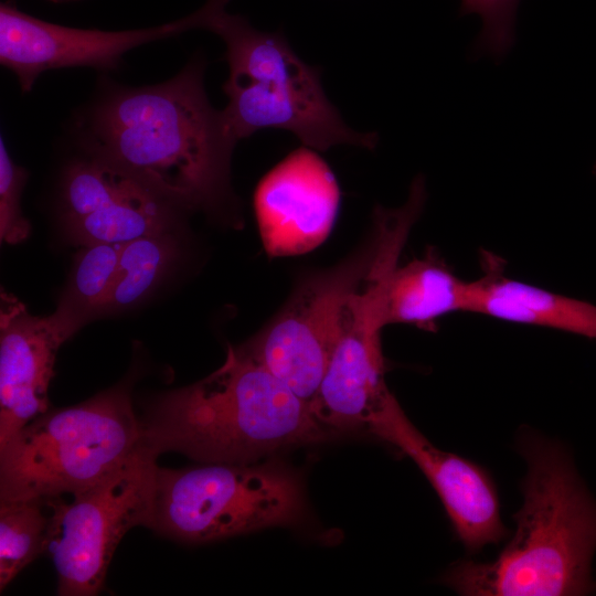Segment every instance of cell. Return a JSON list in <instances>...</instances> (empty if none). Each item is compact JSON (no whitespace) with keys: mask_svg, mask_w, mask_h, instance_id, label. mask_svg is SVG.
I'll return each mask as SVG.
<instances>
[{"mask_svg":"<svg viewBox=\"0 0 596 596\" xmlns=\"http://www.w3.org/2000/svg\"><path fill=\"white\" fill-rule=\"evenodd\" d=\"M202 58L167 82L105 93L83 124L87 153L131 174L174 206L227 202L237 142L210 104Z\"/></svg>","mask_w":596,"mask_h":596,"instance_id":"obj_1","label":"cell"},{"mask_svg":"<svg viewBox=\"0 0 596 596\" xmlns=\"http://www.w3.org/2000/svg\"><path fill=\"white\" fill-rule=\"evenodd\" d=\"M517 446L528 469L513 536L494 560L458 561L440 582L467 596L593 593L596 501L561 443L526 430Z\"/></svg>","mask_w":596,"mask_h":596,"instance_id":"obj_2","label":"cell"},{"mask_svg":"<svg viewBox=\"0 0 596 596\" xmlns=\"http://www.w3.org/2000/svg\"><path fill=\"white\" fill-rule=\"evenodd\" d=\"M140 422V444L158 457L179 453L200 464L259 461L334 436L307 402L231 345L220 368L158 396Z\"/></svg>","mask_w":596,"mask_h":596,"instance_id":"obj_3","label":"cell"},{"mask_svg":"<svg viewBox=\"0 0 596 596\" xmlns=\"http://www.w3.org/2000/svg\"><path fill=\"white\" fill-rule=\"evenodd\" d=\"M228 2H205L204 29L225 43L230 74L223 89L228 103L222 114L237 141L262 129H280L320 151L339 145L376 146L375 132L355 131L343 121L322 88L319 68L304 62L281 32L253 28L226 11Z\"/></svg>","mask_w":596,"mask_h":596,"instance_id":"obj_4","label":"cell"},{"mask_svg":"<svg viewBox=\"0 0 596 596\" xmlns=\"http://www.w3.org/2000/svg\"><path fill=\"white\" fill-rule=\"evenodd\" d=\"M140 440L126 384L47 409L0 447V500L75 496L120 466Z\"/></svg>","mask_w":596,"mask_h":596,"instance_id":"obj_5","label":"cell"},{"mask_svg":"<svg viewBox=\"0 0 596 596\" xmlns=\"http://www.w3.org/2000/svg\"><path fill=\"white\" fill-rule=\"evenodd\" d=\"M421 211L414 199L395 210L376 207L365 244L340 264L301 280L278 315L240 347L309 404L324 375L348 302L386 256L402 247Z\"/></svg>","mask_w":596,"mask_h":596,"instance_id":"obj_6","label":"cell"},{"mask_svg":"<svg viewBox=\"0 0 596 596\" xmlns=\"http://www.w3.org/2000/svg\"><path fill=\"white\" fill-rule=\"evenodd\" d=\"M298 471L276 457L210 462L156 475L150 530L183 543H207L305 521Z\"/></svg>","mask_w":596,"mask_h":596,"instance_id":"obj_7","label":"cell"},{"mask_svg":"<svg viewBox=\"0 0 596 596\" xmlns=\"http://www.w3.org/2000/svg\"><path fill=\"white\" fill-rule=\"evenodd\" d=\"M158 456L142 446L71 502L54 499L46 552L60 596H94L113 555L135 526L150 528Z\"/></svg>","mask_w":596,"mask_h":596,"instance_id":"obj_8","label":"cell"},{"mask_svg":"<svg viewBox=\"0 0 596 596\" xmlns=\"http://www.w3.org/2000/svg\"><path fill=\"white\" fill-rule=\"evenodd\" d=\"M347 305L321 383L309 403L317 422L336 435L366 430L396 400L384 377L377 318L381 264Z\"/></svg>","mask_w":596,"mask_h":596,"instance_id":"obj_9","label":"cell"},{"mask_svg":"<svg viewBox=\"0 0 596 596\" xmlns=\"http://www.w3.org/2000/svg\"><path fill=\"white\" fill-rule=\"evenodd\" d=\"M202 28V9L156 28L102 31L46 22L4 2L0 6V62L28 93L45 71L78 66L111 70L136 46Z\"/></svg>","mask_w":596,"mask_h":596,"instance_id":"obj_10","label":"cell"},{"mask_svg":"<svg viewBox=\"0 0 596 596\" xmlns=\"http://www.w3.org/2000/svg\"><path fill=\"white\" fill-rule=\"evenodd\" d=\"M370 434L411 458L438 494L456 539L469 554L498 544L508 530L496 483L482 466L433 445L395 400Z\"/></svg>","mask_w":596,"mask_h":596,"instance_id":"obj_11","label":"cell"},{"mask_svg":"<svg viewBox=\"0 0 596 596\" xmlns=\"http://www.w3.org/2000/svg\"><path fill=\"white\" fill-rule=\"evenodd\" d=\"M253 204L267 253L298 255L329 235L339 210L340 189L327 162L315 149L302 146L262 178Z\"/></svg>","mask_w":596,"mask_h":596,"instance_id":"obj_12","label":"cell"},{"mask_svg":"<svg viewBox=\"0 0 596 596\" xmlns=\"http://www.w3.org/2000/svg\"><path fill=\"white\" fill-rule=\"evenodd\" d=\"M64 342L49 317L29 313L20 300L1 292L0 447L49 409L47 391Z\"/></svg>","mask_w":596,"mask_h":596,"instance_id":"obj_13","label":"cell"},{"mask_svg":"<svg viewBox=\"0 0 596 596\" xmlns=\"http://www.w3.org/2000/svg\"><path fill=\"white\" fill-rule=\"evenodd\" d=\"M486 274L468 283L466 311L596 339V306L508 278L486 260Z\"/></svg>","mask_w":596,"mask_h":596,"instance_id":"obj_14","label":"cell"},{"mask_svg":"<svg viewBox=\"0 0 596 596\" xmlns=\"http://www.w3.org/2000/svg\"><path fill=\"white\" fill-rule=\"evenodd\" d=\"M390 260L380 275L377 318L383 327L411 324L434 330L436 320L466 311L468 283L456 277L437 257L413 259L403 266Z\"/></svg>","mask_w":596,"mask_h":596,"instance_id":"obj_15","label":"cell"},{"mask_svg":"<svg viewBox=\"0 0 596 596\" xmlns=\"http://www.w3.org/2000/svg\"><path fill=\"white\" fill-rule=\"evenodd\" d=\"M172 206V203L130 174L126 183L94 211L63 222L68 236L83 246L126 244L168 232L173 221Z\"/></svg>","mask_w":596,"mask_h":596,"instance_id":"obj_16","label":"cell"},{"mask_svg":"<svg viewBox=\"0 0 596 596\" xmlns=\"http://www.w3.org/2000/svg\"><path fill=\"white\" fill-rule=\"evenodd\" d=\"M123 244L86 245L78 253L66 289L49 320L66 341L92 318L103 315L115 285Z\"/></svg>","mask_w":596,"mask_h":596,"instance_id":"obj_17","label":"cell"},{"mask_svg":"<svg viewBox=\"0 0 596 596\" xmlns=\"http://www.w3.org/2000/svg\"><path fill=\"white\" fill-rule=\"evenodd\" d=\"M54 499L0 500L1 592L46 552Z\"/></svg>","mask_w":596,"mask_h":596,"instance_id":"obj_18","label":"cell"},{"mask_svg":"<svg viewBox=\"0 0 596 596\" xmlns=\"http://www.w3.org/2000/svg\"><path fill=\"white\" fill-rule=\"evenodd\" d=\"M177 254L178 244L168 232L123 244L115 285L104 313L142 300L161 280Z\"/></svg>","mask_w":596,"mask_h":596,"instance_id":"obj_19","label":"cell"},{"mask_svg":"<svg viewBox=\"0 0 596 596\" xmlns=\"http://www.w3.org/2000/svg\"><path fill=\"white\" fill-rule=\"evenodd\" d=\"M520 0H461V15L477 13L481 17L482 29L476 42V50L502 57L513 45L515 12Z\"/></svg>","mask_w":596,"mask_h":596,"instance_id":"obj_20","label":"cell"},{"mask_svg":"<svg viewBox=\"0 0 596 596\" xmlns=\"http://www.w3.org/2000/svg\"><path fill=\"white\" fill-rule=\"evenodd\" d=\"M28 172L14 163L0 139V238L8 244L24 241L31 231L20 205Z\"/></svg>","mask_w":596,"mask_h":596,"instance_id":"obj_21","label":"cell"},{"mask_svg":"<svg viewBox=\"0 0 596 596\" xmlns=\"http://www.w3.org/2000/svg\"><path fill=\"white\" fill-rule=\"evenodd\" d=\"M55 3H63V2H71V1H78V0H50Z\"/></svg>","mask_w":596,"mask_h":596,"instance_id":"obj_22","label":"cell"},{"mask_svg":"<svg viewBox=\"0 0 596 596\" xmlns=\"http://www.w3.org/2000/svg\"><path fill=\"white\" fill-rule=\"evenodd\" d=\"M594 173L596 174V164H595V167H594Z\"/></svg>","mask_w":596,"mask_h":596,"instance_id":"obj_23","label":"cell"}]
</instances>
